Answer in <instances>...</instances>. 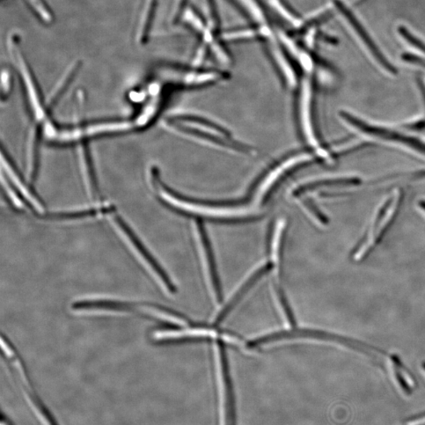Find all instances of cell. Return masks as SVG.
I'll return each instance as SVG.
<instances>
[{"label": "cell", "mask_w": 425, "mask_h": 425, "mask_svg": "<svg viewBox=\"0 0 425 425\" xmlns=\"http://www.w3.org/2000/svg\"><path fill=\"white\" fill-rule=\"evenodd\" d=\"M339 116L345 126L358 134L372 141L394 146L425 160V141L420 138L404 131L370 122L348 111L340 112Z\"/></svg>", "instance_id": "cell-2"}, {"label": "cell", "mask_w": 425, "mask_h": 425, "mask_svg": "<svg viewBox=\"0 0 425 425\" xmlns=\"http://www.w3.org/2000/svg\"><path fill=\"white\" fill-rule=\"evenodd\" d=\"M424 104H425V85L424 86Z\"/></svg>", "instance_id": "cell-22"}, {"label": "cell", "mask_w": 425, "mask_h": 425, "mask_svg": "<svg viewBox=\"0 0 425 425\" xmlns=\"http://www.w3.org/2000/svg\"><path fill=\"white\" fill-rule=\"evenodd\" d=\"M157 194L168 206L186 214L203 218L238 221L254 218L259 215L257 206H216L183 199L174 195L163 185L156 184Z\"/></svg>", "instance_id": "cell-3"}, {"label": "cell", "mask_w": 425, "mask_h": 425, "mask_svg": "<svg viewBox=\"0 0 425 425\" xmlns=\"http://www.w3.org/2000/svg\"><path fill=\"white\" fill-rule=\"evenodd\" d=\"M6 48L10 60L23 82L33 116L36 120L41 121L45 117V109L41 102L39 86L21 48V39L18 33L13 32L7 36Z\"/></svg>", "instance_id": "cell-5"}, {"label": "cell", "mask_w": 425, "mask_h": 425, "mask_svg": "<svg viewBox=\"0 0 425 425\" xmlns=\"http://www.w3.org/2000/svg\"><path fill=\"white\" fill-rule=\"evenodd\" d=\"M161 75L163 78L176 84L187 86H201L215 83L222 80L225 76L217 71L198 70H181L172 68L161 69Z\"/></svg>", "instance_id": "cell-12"}, {"label": "cell", "mask_w": 425, "mask_h": 425, "mask_svg": "<svg viewBox=\"0 0 425 425\" xmlns=\"http://www.w3.org/2000/svg\"><path fill=\"white\" fill-rule=\"evenodd\" d=\"M313 156L308 153H299L282 161L281 163L274 166L269 171L256 187L253 196L254 205L259 206L267 195L279 182L284 176L304 163H309Z\"/></svg>", "instance_id": "cell-9"}, {"label": "cell", "mask_w": 425, "mask_h": 425, "mask_svg": "<svg viewBox=\"0 0 425 425\" xmlns=\"http://www.w3.org/2000/svg\"><path fill=\"white\" fill-rule=\"evenodd\" d=\"M419 208L425 215V200H421L419 202Z\"/></svg>", "instance_id": "cell-21"}, {"label": "cell", "mask_w": 425, "mask_h": 425, "mask_svg": "<svg viewBox=\"0 0 425 425\" xmlns=\"http://www.w3.org/2000/svg\"><path fill=\"white\" fill-rule=\"evenodd\" d=\"M35 16L45 25H50L54 21V14L45 0H23Z\"/></svg>", "instance_id": "cell-18"}, {"label": "cell", "mask_w": 425, "mask_h": 425, "mask_svg": "<svg viewBox=\"0 0 425 425\" xmlns=\"http://www.w3.org/2000/svg\"><path fill=\"white\" fill-rule=\"evenodd\" d=\"M336 9H338L348 21V23L355 29V31L358 35L359 38L365 43V45L367 47L370 53L372 55L375 60L379 63L381 68L391 75H397V70L393 65L388 62L385 56L381 53L380 50L376 45V43L372 41L370 34L366 31V29L363 27L360 21L354 16V14L351 12L348 7L343 4L341 0H335L334 1Z\"/></svg>", "instance_id": "cell-13"}, {"label": "cell", "mask_w": 425, "mask_h": 425, "mask_svg": "<svg viewBox=\"0 0 425 425\" xmlns=\"http://www.w3.org/2000/svg\"><path fill=\"white\" fill-rule=\"evenodd\" d=\"M193 232L210 294L217 303H221L223 298L222 284L210 241L203 225L200 221L193 222Z\"/></svg>", "instance_id": "cell-6"}, {"label": "cell", "mask_w": 425, "mask_h": 425, "mask_svg": "<svg viewBox=\"0 0 425 425\" xmlns=\"http://www.w3.org/2000/svg\"><path fill=\"white\" fill-rule=\"evenodd\" d=\"M274 267L271 261H265L256 267L245 279L241 282L236 291L232 293L228 301L223 306L222 310L217 313L214 320V326L222 325L224 321L230 316V314L244 299V296L254 287L263 276L267 275L270 271H273Z\"/></svg>", "instance_id": "cell-11"}, {"label": "cell", "mask_w": 425, "mask_h": 425, "mask_svg": "<svg viewBox=\"0 0 425 425\" xmlns=\"http://www.w3.org/2000/svg\"><path fill=\"white\" fill-rule=\"evenodd\" d=\"M158 3V0H142L135 34L136 41L140 45H145L150 38Z\"/></svg>", "instance_id": "cell-14"}, {"label": "cell", "mask_w": 425, "mask_h": 425, "mask_svg": "<svg viewBox=\"0 0 425 425\" xmlns=\"http://www.w3.org/2000/svg\"><path fill=\"white\" fill-rule=\"evenodd\" d=\"M402 198L403 194L401 190H395L380 204L372 217L368 230L354 250L353 256L354 260L361 261L367 257L383 240L397 217L402 203Z\"/></svg>", "instance_id": "cell-4"}, {"label": "cell", "mask_w": 425, "mask_h": 425, "mask_svg": "<svg viewBox=\"0 0 425 425\" xmlns=\"http://www.w3.org/2000/svg\"><path fill=\"white\" fill-rule=\"evenodd\" d=\"M11 85V77L9 70L2 72V92L3 95L9 92Z\"/></svg>", "instance_id": "cell-20"}, {"label": "cell", "mask_w": 425, "mask_h": 425, "mask_svg": "<svg viewBox=\"0 0 425 425\" xmlns=\"http://www.w3.org/2000/svg\"><path fill=\"white\" fill-rule=\"evenodd\" d=\"M298 341L332 343L335 344V345H340L355 350L356 353L373 357L376 360H378L380 357L384 355V351L367 345V344L348 339L347 337L323 330H318V329L298 328L296 327L255 337V338L248 342L247 346L249 348L254 349L269 346L270 344L277 343Z\"/></svg>", "instance_id": "cell-1"}, {"label": "cell", "mask_w": 425, "mask_h": 425, "mask_svg": "<svg viewBox=\"0 0 425 425\" xmlns=\"http://www.w3.org/2000/svg\"><path fill=\"white\" fill-rule=\"evenodd\" d=\"M113 225H114L117 231L121 233L122 237L126 240L131 250H134L141 262L146 264V268L151 270L152 275L156 278L159 284L170 294H173L176 292V288L171 278L166 274L165 270L159 266L158 262L152 257L149 252L146 250L141 242L131 232L128 227L119 218L114 219Z\"/></svg>", "instance_id": "cell-8"}, {"label": "cell", "mask_w": 425, "mask_h": 425, "mask_svg": "<svg viewBox=\"0 0 425 425\" xmlns=\"http://www.w3.org/2000/svg\"><path fill=\"white\" fill-rule=\"evenodd\" d=\"M154 338L158 341H197L201 340H210L212 342L222 341L225 344L237 347L243 350V344L235 335L228 333H222L215 328H182L177 330L158 331L154 333Z\"/></svg>", "instance_id": "cell-7"}, {"label": "cell", "mask_w": 425, "mask_h": 425, "mask_svg": "<svg viewBox=\"0 0 425 425\" xmlns=\"http://www.w3.org/2000/svg\"><path fill=\"white\" fill-rule=\"evenodd\" d=\"M80 65H82V63L79 60H75L70 63L63 77L58 80L53 92H51L48 99L50 104H53L56 99L60 97L61 94L67 90L73 78L77 75Z\"/></svg>", "instance_id": "cell-17"}, {"label": "cell", "mask_w": 425, "mask_h": 425, "mask_svg": "<svg viewBox=\"0 0 425 425\" xmlns=\"http://www.w3.org/2000/svg\"><path fill=\"white\" fill-rule=\"evenodd\" d=\"M400 33L404 36L405 39L411 43L413 45L420 49L425 54V43L419 38H415L414 35L407 31L405 28L402 27L399 29Z\"/></svg>", "instance_id": "cell-19"}, {"label": "cell", "mask_w": 425, "mask_h": 425, "mask_svg": "<svg viewBox=\"0 0 425 425\" xmlns=\"http://www.w3.org/2000/svg\"><path fill=\"white\" fill-rule=\"evenodd\" d=\"M423 369H424V370L425 372V363L423 364Z\"/></svg>", "instance_id": "cell-23"}, {"label": "cell", "mask_w": 425, "mask_h": 425, "mask_svg": "<svg viewBox=\"0 0 425 425\" xmlns=\"http://www.w3.org/2000/svg\"><path fill=\"white\" fill-rule=\"evenodd\" d=\"M2 163L3 166H4L6 168V173L9 174L10 179L20 190V193L26 198V199L28 200V203L32 205L36 211L41 212L42 214V212H43V208L41 203L39 201V200L36 199L35 195L31 192V190H28V188L24 185L23 180H21L20 178V176H18L16 172V170H14V168H12L9 160L5 158L4 155L2 156Z\"/></svg>", "instance_id": "cell-15"}, {"label": "cell", "mask_w": 425, "mask_h": 425, "mask_svg": "<svg viewBox=\"0 0 425 425\" xmlns=\"http://www.w3.org/2000/svg\"><path fill=\"white\" fill-rule=\"evenodd\" d=\"M273 295L278 309H279L286 325H287L289 328H295L296 321L294 313H293L291 310L287 296H286L281 284H274Z\"/></svg>", "instance_id": "cell-16"}, {"label": "cell", "mask_w": 425, "mask_h": 425, "mask_svg": "<svg viewBox=\"0 0 425 425\" xmlns=\"http://www.w3.org/2000/svg\"><path fill=\"white\" fill-rule=\"evenodd\" d=\"M313 84L310 77L303 80L299 95V121L305 140L313 149H320L322 155L325 151L321 149L320 141L314 127L313 111Z\"/></svg>", "instance_id": "cell-10"}]
</instances>
